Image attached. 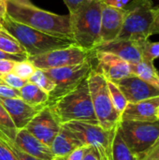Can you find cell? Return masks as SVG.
<instances>
[{
    "mask_svg": "<svg viewBox=\"0 0 159 160\" xmlns=\"http://www.w3.org/2000/svg\"><path fill=\"white\" fill-rule=\"evenodd\" d=\"M0 102L7 112L17 130L25 128L31 120L45 106H32L21 98L0 99Z\"/></svg>",
    "mask_w": 159,
    "mask_h": 160,
    "instance_id": "5bb4252c",
    "label": "cell"
},
{
    "mask_svg": "<svg viewBox=\"0 0 159 160\" xmlns=\"http://www.w3.org/2000/svg\"><path fill=\"white\" fill-rule=\"evenodd\" d=\"M4 141V140H3ZM8 146H9V148L15 153V155L18 157V158L19 160H40V159H37V158H33V157H31V156H29V155H27V154H25V153H23L22 150H20L15 144H14V142H6V141H4Z\"/></svg>",
    "mask_w": 159,
    "mask_h": 160,
    "instance_id": "836d02e7",
    "label": "cell"
},
{
    "mask_svg": "<svg viewBox=\"0 0 159 160\" xmlns=\"http://www.w3.org/2000/svg\"><path fill=\"white\" fill-rule=\"evenodd\" d=\"M10 1H14V2L21 3V4H28V3H31L29 0H10Z\"/></svg>",
    "mask_w": 159,
    "mask_h": 160,
    "instance_id": "b9f144b4",
    "label": "cell"
},
{
    "mask_svg": "<svg viewBox=\"0 0 159 160\" xmlns=\"http://www.w3.org/2000/svg\"><path fill=\"white\" fill-rule=\"evenodd\" d=\"M92 69L93 64L91 59L79 65L44 69L43 71L55 84L54 90L49 95L48 104L54 102L74 90L88 77Z\"/></svg>",
    "mask_w": 159,
    "mask_h": 160,
    "instance_id": "9c48e42d",
    "label": "cell"
},
{
    "mask_svg": "<svg viewBox=\"0 0 159 160\" xmlns=\"http://www.w3.org/2000/svg\"><path fill=\"white\" fill-rule=\"evenodd\" d=\"M36 69L37 68L34 67V65L27 59L22 62H16L13 67L12 73H14L15 75L19 76L22 79L28 81V79L33 75Z\"/></svg>",
    "mask_w": 159,
    "mask_h": 160,
    "instance_id": "83f0119b",
    "label": "cell"
},
{
    "mask_svg": "<svg viewBox=\"0 0 159 160\" xmlns=\"http://www.w3.org/2000/svg\"><path fill=\"white\" fill-rule=\"evenodd\" d=\"M0 50L13 54L26 53L18 40L4 29H0Z\"/></svg>",
    "mask_w": 159,
    "mask_h": 160,
    "instance_id": "cb8c5ba5",
    "label": "cell"
},
{
    "mask_svg": "<svg viewBox=\"0 0 159 160\" xmlns=\"http://www.w3.org/2000/svg\"><path fill=\"white\" fill-rule=\"evenodd\" d=\"M16 62L10 60H0V75L12 72L13 67Z\"/></svg>",
    "mask_w": 159,
    "mask_h": 160,
    "instance_id": "d590c367",
    "label": "cell"
},
{
    "mask_svg": "<svg viewBox=\"0 0 159 160\" xmlns=\"http://www.w3.org/2000/svg\"><path fill=\"white\" fill-rule=\"evenodd\" d=\"M88 0H64L65 4L67 5L69 14L74 13L77 9H79L83 4H85Z\"/></svg>",
    "mask_w": 159,
    "mask_h": 160,
    "instance_id": "e575fe53",
    "label": "cell"
},
{
    "mask_svg": "<svg viewBox=\"0 0 159 160\" xmlns=\"http://www.w3.org/2000/svg\"><path fill=\"white\" fill-rule=\"evenodd\" d=\"M118 129L127 145L139 160H143L159 139V120L152 122L121 120Z\"/></svg>",
    "mask_w": 159,
    "mask_h": 160,
    "instance_id": "52a82bcc",
    "label": "cell"
},
{
    "mask_svg": "<svg viewBox=\"0 0 159 160\" xmlns=\"http://www.w3.org/2000/svg\"><path fill=\"white\" fill-rule=\"evenodd\" d=\"M6 14L45 34L73 39L69 14L59 15L38 8L31 3L21 4L10 0H6Z\"/></svg>",
    "mask_w": 159,
    "mask_h": 160,
    "instance_id": "6da1fadb",
    "label": "cell"
},
{
    "mask_svg": "<svg viewBox=\"0 0 159 160\" xmlns=\"http://www.w3.org/2000/svg\"><path fill=\"white\" fill-rule=\"evenodd\" d=\"M105 0H88L70 15L71 30L76 45L87 50L101 43V12Z\"/></svg>",
    "mask_w": 159,
    "mask_h": 160,
    "instance_id": "3957f363",
    "label": "cell"
},
{
    "mask_svg": "<svg viewBox=\"0 0 159 160\" xmlns=\"http://www.w3.org/2000/svg\"><path fill=\"white\" fill-rule=\"evenodd\" d=\"M115 84L119 87L128 103H137L159 97V89L132 74L116 82Z\"/></svg>",
    "mask_w": 159,
    "mask_h": 160,
    "instance_id": "4fadbf2b",
    "label": "cell"
},
{
    "mask_svg": "<svg viewBox=\"0 0 159 160\" xmlns=\"http://www.w3.org/2000/svg\"><path fill=\"white\" fill-rule=\"evenodd\" d=\"M28 82H31L37 87H39L44 92L49 95L54 90L55 84L54 82L48 77V75L42 69H36L33 75L28 79Z\"/></svg>",
    "mask_w": 159,
    "mask_h": 160,
    "instance_id": "d4e9b609",
    "label": "cell"
},
{
    "mask_svg": "<svg viewBox=\"0 0 159 160\" xmlns=\"http://www.w3.org/2000/svg\"><path fill=\"white\" fill-rule=\"evenodd\" d=\"M2 29L9 33L18 40L28 56L43 54L76 44L72 38H58L45 34L14 21L7 14L2 21Z\"/></svg>",
    "mask_w": 159,
    "mask_h": 160,
    "instance_id": "7a4b0ae2",
    "label": "cell"
},
{
    "mask_svg": "<svg viewBox=\"0 0 159 160\" xmlns=\"http://www.w3.org/2000/svg\"><path fill=\"white\" fill-rule=\"evenodd\" d=\"M14 144L23 153L40 160H53L54 156L50 146L44 144L25 128L18 130Z\"/></svg>",
    "mask_w": 159,
    "mask_h": 160,
    "instance_id": "e0dca14e",
    "label": "cell"
},
{
    "mask_svg": "<svg viewBox=\"0 0 159 160\" xmlns=\"http://www.w3.org/2000/svg\"><path fill=\"white\" fill-rule=\"evenodd\" d=\"M157 118H158V120H159V107H158V110H157Z\"/></svg>",
    "mask_w": 159,
    "mask_h": 160,
    "instance_id": "f6af8a7d",
    "label": "cell"
},
{
    "mask_svg": "<svg viewBox=\"0 0 159 160\" xmlns=\"http://www.w3.org/2000/svg\"><path fill=\"white\" fill-rule=\"evenodd\" d=\"M5 15H6V13L0 11V29H2V21H3V18Z\"/></svg>",
    "mask_w": 159,
    "mask_h": 160,
    "instance_id": "7bdbcfd3",
    "label": "cell"
},
{
    "mask_svg": "<svg viewBox=\"0 0 159 160\" xmlns=\"http://www.w3.org/2000/svg\"><path fill=\"white\" fill-rule=\"evenodd\" d=\"M126 10L103 4L101 12L100 39L101 43L116 39L122 30Z\"/></svg>",
    "mask_w": 159,
    "mask_h": 160,
    "instance_id": "9a60e30c",
    "label": "cell"
},
{
    "mask_svg": "<svg viewBox=\"0 0 159 160\" xmlns=\"http://www.w3.org/2000/svg\"><path fill=\"white\" fill-rule=\"evenodd\" d=\"M154 4L152 0H132L124 8L125 19L117 38L134 41L149 39L154 22Z\"/></svg>",
    "mask_w": 159,
    "mask_h": 160,
    "instance_id": "8992f818",
    "label": "cell"
},
{
    "mask_svg": "<svg viewBox=\"0 0 159 160\" xmlns=\"http://www.w3.org/2000/svg\"><path fill=\"white\" fill-rule=\"evenodd\" d=\"M78 139L83 146L95 148L102 160H112V142L116 128L111 130L102 128L99 125L82 122H69L62 125Z\"/></svg>",
    "mask_w": 159,
    "mask_h": 160,
    "instance_id": "ba28073f",
    "label": "cell"
},
{
    "mask_svg": "<svg viewBox=\"0 0 159 160\" xmlns=\"http://www.w3.org/2000/svg\"><path fill=\"white\" fill-rule=\"evenodd\" d=\"M0 78L8 86L12 87L14 89H18V90H20L22 87H23L28 82L27 80L22 79L12 72L7 73V74H4V75H0Z\"/></svg>",
    "mask_w": 159,
    "mask_h": 160,
    "instance_id": "f1b7e54d",
    "label": "cell"
},
{
    "mask_svg": "<svg viewBox=\"0 0 159 160\" xmlns=\"http://www.w3.org/2000/svg\"><path fill=\"white\" fill-rule=\"evenodd\" d=\"M143 160H159V145L152 148L147 153Z\"/></svg>",
    "mask_w": 159,
    "mask_h": 160,
    "instance_id": "ab89813d",
    "label": "cell"
},
{
    "mask_svg": "<svg viewBox=\"0 0 159 160\" xmlns=\"http://www.w3.org/2000/svg\"><path fill=\"white\" fill-rule=\"evenodd\" d=\"M20 98V91L14 89L5 83L3 81L0 82V99L7 98Z\"/></svg>",
    "mask_w": 159,
    "mask_h": 160,
    "instance_id": "f546056e",
    "label": "cell"
},
{
    "mask_svg": "<svg viewBox=\"0 0 159 160\" xmlns=\"http://www.w3.org/2000/svg\"><path fill=\"white\" fill-rule=\"evenodd\" d=\"M19 91L20 98L32 106H44L49 102V94L31 82H27Z\"/></svg>",
    "mask_w": 159,
    "mask_h": 160,
    "instance_id": "44dd1931",
    "label": "cell"
},
{
    "mask_svg": "<svg viewBox=\"0 0 159 160\" xmlns=\"http://www.w3.org/2000/svg\"><path fill=\"white\" fill-rule=\"evenodd\" d=\"M0 11L6 13V0H0Z\"/></svg>",
    "mask_w": 159,
    "mask_h": 160,
    "instance_id": "60d3db41",
    "label": "cell"
},
{
    "mask_svg": "<svg viewBox=\"0 0 159 160\" xmlns=\"http://www.w3.org/2000/svg\"><path fill=\"white\" fill-rule=\"evenodd\" d=\"M62 124L52 108L47 104L31 120L25 129L44 144L51 146L52 141L61 130Z\"/></svg>",
    "mask_w": 159,
    "mask_h": 160,
    "instance_id": "8fae6325",
    "label": "cell"
},
{
    "mask_svg": "<svg viewBox=\"0 0 159 160\" xmlns=\"http://www.w3.org/2000/svg\"><path fill=\"white\" fill-rule=\"evenodd\" d=\"M154 22L151 27V35L159 34V7H154Z\"/></svg>",
    "mask_w": 159,
    "mask_h": 160,
    "instance_id": "8d00e7d4",
    "label": "cell"
},
{
    "mask_svg": "<svg viewBox=\"0 0 159 160\" xmlns=\"http://www.w3.org/2000/svg\"><path fill=\"white\" fill-rule=\"evenodd\" d=\"M95 57L97 61L96 69L99 71L107 81L115 83L131 75L130 64L112 53L95 52Z\"/></svg>",
    "mask_w": 159,
    "mask_h": 160,
    "instance_id": "7c38bea8",
    "label": "cell"
},
{
    "mask_svg": "<svg viewBox=\"0 0 159 160\" xmlns=\"http://www.w3.org/2000/svg\"><path fill=\"white\" fill-rule=\"evenodd\" d=\"M1 81H2V80H1V78H0V82H1Z\"/></svg>",
    "mask_w": 159,
    "mask_h": 160,
    "instance_id": "bcb514c9",
    "label": "cell"
},
{
    "mask_svg": "<svg viewBox=\"0 0 159 160\" xmlns=\"http://www.w3.org/2000/svg\"><path fill=\"white\" fill-rule=\"evenodd\" d=\"M130 1L131 0H105V3L117 8H124Z\"/></svg>",
    "mask_w": 159,
    "mask_h": 160,
    "instance_id": "f35d334b",
    "label": "cell"
},
{
    "mask_svg": "<svg viewBox=\"0 0 159 160\" xmlns=\"http://www.w3.org/2000/svg\"><path fill=\"white\" fill-rule=\"evenodd\" d=\"M0 160H19L15 153L0 138Z\"/></svg>",
    "mask_w": 159,
    "mask_h": 160,
    "instance_id": "4dcf8cb0",
    "label": "cell"
},
{
    "mask_svg": "<svg viewBox=\"0 0 159 160\" xmlns=\"http://www.w3.org/2000/svg\"><path fill=\"white\" fill-rule=\"evenodd\" d=\"M95 54L94 51H87L76 44L67 48L57 49L43 54L28 56V60L37 69H50L82 64Z\"/></svg>",
    "mask_w": 159,
    "mask_h": 160,
    "instance_id": "30bf717a",
    "label": "cell"
},
{
    "mask_svg": "<svg viewBox=\"0 0 159 160\" xmlns=\"http://www.w3.org/2000/svg\"><path fill=\"white\" fill-rule=\"evenodd\" d=\"M157 145H159V139L157 140V142L155 143V145H154V146H153L152 148H154V147H156V146H157Z\"/></svg>",
    "mask_w": 159,
    "mask_h": 160,
    "instance_id": "ee69618b",
    "label": "cell"
},
{
    "mask_svg": "<svg viewBox=\"0 0 159 160\" xmlns=\"http://www.w3.org/2000/svg\"><path fill=\"white\" fill-rule=\"evenodd\" d=\"M108 88H109L110 96H111V98H112L114 108L122 115L123 112L125 111V109L128 103L127 98H125V96L123 95V93L121 92L119 87L114 82L108 81Z\"/></svg>",
    "mask_w": 159,
    "mask_h": 160,
    "instance_id": "4316f807",
    "label": "cell"
},
{
    "mask_svg": "<svg viewBox=\"0 0 159 160\" xmlns=\"http://www.w3.org/2000/svg\"><path fill=\"white\" fill-rule=\"evenodd\" d=\"M131 74L135 75L149 84L159 89V73L153 62L141 61L137 64H130Z\"/></svg>",
    "mask_w": 159,
    "mask_h": 160,
    "instance_id": "ffe728a7",
    "label": "cell"
},
{
    "mask_svg": "<svg viewBox=\"0 0 159 160\" xmlns=\"http://www.w3.org/2000/svg\"><path fill=\"white\" fill-rule=\"evenodd\" d=\"M17 132L18 130L10 119L7 112L0 102V138L6 142H14Z\"/></svg>",
    "mask_w": 159,
    "mask_h": 160,
    "instance_id": "603a6c76",
    "label": "cell"
},
{
    "mask_svg": "<svg viewBox=\"0 0 159 160\" xmlns=\"http://www.w3.org/2000/svg\"><path fill=\"white\" fill-rule=\"evenodd\" d=\"M82 160H102L99 153L93 147L88 146Z\"/></svg>",
    "mask_w": 159,
    "mask_h": 160,
    "instance_id": "74e56055",
    "label": "cell"
},
{
    "mask_svg": "<svg viewBox=\"0 0 159 160\" xmlns=\"http://www.w3.org/2000/svg\"><path fill=\"white\" fill-rule=\"evenodd\" d=\"M27 59H28V55L26 53L13 54V53H8L0 50V60H10L13 62H22Z\"/></svg>",
    "mask_w": 159,
    "mask_h": 160,
    "instance_id": "d6a6232c",
    "label": "cell"
},
{
    "mask_svg": "<svg viewBox=\"0 0 159 160\" xmlns=\"http://www.w3.org/2000/svg\"><path fill=\"white\" fill-rule=\"evenodd\" d=\"M159 97L142 100L137 103H127L121 115V120L131 121H157Z\"/></svg>",
    "mask_w": 159,
    "mask_h": 160,
    "instance_id": "ac0fdd59",
    "label": "cell"
},
{
    "mask_svg": "<svg viewBox=\"0 0 159 160\" xmlns=\"http://www.w3.org/2000/svg\"><path fill=\"white\" fill-rule=\"evenodd\" d=\"M94 51L112 53L129 64H137L142 61L138 41L130 39L116 38L112 41L103 42L98 44Z\"/></svg>",
    "mask_w": 159,
    "mask_h": 160,
    "instance_id": "2e32d148",
    "label": "cell"
},
{
    "mask_svg": "<svg viewBox=\"0 0 159 160\" xmlns=\"http://www.w3.org/2000/svg\"><path fill=\"white\" fill-rule=\"evenodd\" d=\"M88 146H81L64 158H54L53 160H82Z\"/></svg>",
    "mask_w": 159,
    "mask_h": 160,
    "instance_id": "1f68e13d",
    "label": "cell"
},
{
    "mask_svg": "<svg viewBox=\"0 0 159 160\" xmlns=\"http://www.w3.org/2000/svg\"><path fill=\"white\" fill-rule=\"evenodd\" d=\"M62 125L69 122H82L98 125L95 114L87 78L74 90L49 104Z\"/></svg>",
    "mask_w": 159,
    "mask_h": 160,
    "instance_id": "277c9868",
    "label": "cell"
},
{
    "mask_svg": "<svg viewBox=\"0 0 159 160\" xmlns=\"http://www.w3.org/2000/svg\"><path fill=\"white\" fill-rule=\"evenodd\" d=\"M143 61L153 62L159 58V42H153L149 39L138 41Z\"/></svg>",
    "mask_w": 159,
    "mask_h": 160,
    "instance_id": "484cf974",
    "label": "cell"
},
{
    "mask_svg": "<svg viewBox=\"0 0 159 160\" xmlns=\"http://www.w3.org/2000/svg\"><path fill=\"white\" fill-rule=\"evenodd\" d=\"M112 160H139L137 156L125 142L118 129V126L112 142Z\"/></svg>",
    "mask_w": 159,
    "mask_h": 160,
    "instance_id": "7402d4cb",
    "label": "cell"
},
{
    "mask_svg": "<svg viewBox=\"0 0 159 160\" xmlns=\"http://www.w3.org/2000/svg\"><path fill=\"white\" fill-rule=\"evenodd\" d=\"M87 82L98 125L106 130L115 128L121 121V114L116 111L112 101L108 81L99 71L93 68L87 77Z\"/></svg>",
    "mask_w": 159,
    "mask_h": 160,
    "instance_id": "5b68a950",
    "label": "cell"
},
{
    "mask_svg": "<svg viewBox=\"0 0 159 160\" xmlns=\"http://www.w3.org/2000/svg\"><path fill=\"white\" fill-rule=\"evenodd\" d=\"M81 146L83 145L78 141L73 133L62 126L61 130L52 141L50 148L54 158H64Z\"/></svg>",
    "mask_w": 159,
    "mask_h": 160,
    "instance_id": "d6986e66",
    "label": "cell"
}]
</instances>
